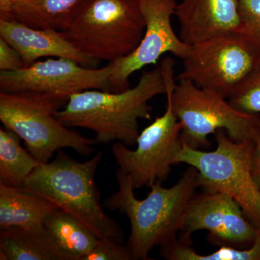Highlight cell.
<instances>
[{"label":"cell","instance_id":"cell-1","mask_svg":"<svg viewBox=\"0 0 260 260\" xmlns=\"http://www.w3.org/2000/svg\"><path fill=\"white\" fill-rule=\"evenodd\" d=\"M118 190L104 202V207L125 214L129 220L127 245L134 260H148L155 247L177 239L183 227L189 203L198 188V171L189 166L175 185L166 188L157 181L145 199L135 196L129 176L118 169Z\"/></svg>","mask_w":260,"mask_h":260},{"label":"cell","instance_id":"cell-2","mask_svg":"<svg viewBox=\"0 0 260 260\" xmlns=\"http://www.w3.org/2000/svg\"><path fill=\"white\" fill-rule=\"evenodd\" d=\"M166 93L160 64L143 72L135 87L121 93L89 90L73 94L56 116L68 127L91 130L97 143L119 142L132 146L140 135L138 121L151 119L149 101Z\"/></svg>","mask_w":260,"mask_h":260},{"label":"cell","instance_id":"cell-3","mask_svg":"<svg viewBox=\"0 0 260 260\" xmlns=\"http://www.w3.org/2000/svg\"><path fill=\"white\" fill-rule=\"evenodd\" d=\"M102 157L99 152L90 160L79 162L59 150L54 160L36 168L21 189L49 200L78 218L99 239L122 242V229L103 210L95 184Z\"/></svg>","mask_w":260,"mask_h":260},{"label":"cell","instance_id":"cell-4","mask_svg":"<svg viewBox=\"0 0 260 260\" xmlns=\"http://www.w3.org/2000/svg\"><path fill=\"white\" fill-rule=\"evenodd\" d=\"M167 84L166 96L170 99L173 111L181 123V140L191 148H209L208 136L224 129L235 141L254 140L260 115L235 109L229 99L200 88L188 80L174 78V61L167 57L161 61Z\"/></svg>","mask_w":260,"mask_h":260},{"label":"cell","instance_id":"cell-5","mask_svg":"<svg viewBox=\"0 0 260 260\" xmlns=\"http://www.w3.org/2000/svg\"><path fill=\"white\" fill-rule=\"evenodd\" d=\"M145 29L140 0H84L61 32L80 52L111 63L131 54Z\"/></svg>","mask_w":260,"mask_h":260},{"label":"cell","instance_id":"cell-6","mask_svg":"<svg viewBox=\"0 0 260 260\" xmlns=\"http://www.w3.org/2000/svg\"><path fill=\"white\" fill-rule=\"evenodd\" d=\"M69 99L27 93H0V121L25 142L27 150L41 164L55 152L70 148L84 156L94 152L97 141L64 126L56 116Z\"/></svg>","mask_w":260,"mask_h":260},{"label":"cell","instance_id":"cell-7","mask_svg":"<svg viewBox=\"0 0 260 260\" xmlns=\"http://www.w3.org/2000/svg\"><path fill=\"white\" fill-rule=\"evenodd\" d=\"M214 135L217 147L213 151L192 148L182 141L174 165L185 164L194 167L198 188L204 192L232 197L249 221L260 229V192L251 172L254 140L235 141L224 129Z\"/></svg>","mask_w":260,"mask_h":260},{"label":"cell","instance_id":"cell-8","mask_svg":"<svg viewBox=\"0 0 260 260\" xmlns=\"http://www.w3.org/2000/svg\"><path fill=\"white\" fill-rule=\"evenodd\" d=\"M177 80L229 99L244 81L260 56L237 34L221 36L191 46Z\"/></svg>","mask_w":260,"mask_h":260},{"label":"cell","instance_id":"cell-9","mask_svg":"<svg viewBox=\"0 0 260 260\" xmlns=\"http://www.w3.org/2000/svg\"><path fill=\"white\" fill-rule=\"evenodd\" d=\"M181 129L167 97L165 112L140 133L135 150L119 142L113 144V156L119 169L129 176L134 189L150 188L167 179L182 145Z\"/></svg>","mask_w":260,"mask_h":260},{"label":"cell","instance_id":"cell-10","mask_svg":"<svg viewBox=\"0 0 260 260\" xmlns=\"http://www.w3.org/2000/svg\"><path fill=\"white\" fill-rule=\"evenodd\" d=\"M112 64L102 68H86L64 58L36 61L22 69L0 71L3 93L44 94L70 99L89 90L111 92Z\"/></svg>","mask_w":260,"mask_h":260},{"label":"cell","instance_id":"cell-11","mask_svg":"<svg viewBox=\"0 0 260 260\" xmlns=\"http://www.w3.org/2000/svg\"><path fill=\"white\" fill-rule=\"evenodd\" d=\"M144 15V35L131 54L112 64L110 75L111 92L121 93L130 88L129 78L133 73L151 64H156L167 53L185 59L191 46L178 37L173 28L172 18L177 0H140Z\"/></svg>","mask_w":260,"mask_h":260},{"label":"cell","instance_id":"cell-12","mask_svg":"<svg viewBox=\"0 0 260 260\" xmlns=\"http://www.w3.org/2000/svg\"><path fill=\"white\" fill-rule=\"evenodd\" d=\"M200 230L208 231L207 239L213 245L242 249L251 247L257 234V229L232 197L204 191L191 199L179 237L192 242L191 235Z\"/></svg>","mask_w":260,"mask_h":260},{"label":"cell","instance_id":"cell-13","mask_svg":"<svg viewBox=\"0 0 260 260\" xmlns=\"http://www.w3.org/2000/svg\"><path fill=\"white\" fill-rule=\"evenodd\" d=\"M174 16L180 25L179 37L189 46L237 34L241 25L239 0H181Z\"/></svg>","mask_w":260,"mask_h":260},{"label":"cell","instance_id":"cell-14","mask_svg":"<svg viewBox=\"0 0 260 260\" xmlns=\"http://www.w3.org/2000/svg\"><path fill=\"white\" fill-rule=\"evenodd\" d=\"M0 38L18 51L26 67L47 56L70 59L86 68H96L100 63L80 52L61 31L54 29L34 28L15 20L0 19Z\"/></svg>","mask_w":260,"mask_h":260},{"label":"cell","instance_id":"cell-15","mask_svg":"<svg viewBox=\"0 0 260 260\" xmlns=\"http://www.w3.org/2000/svg\"><path fill=\"white\" fill-rule=\"evenodd\" d=\"M84 0H13L0 3V19L63 31Z\"/></svg>","mask_w":260,"mask_h":260},{"label":"cell","instance_id":"cell-16","mask_svg":"<svg viewBox=\"0 0 260 260\" xmlns=\"http://www.w3.org/2000/svg\"><path fill=\"white\" fill-rule=\"evenodd\" d=\"M1 260H72L44 225L0 229Z\"/></svg>","mask_w":260,"mask_h":260},{"label":"cell","instance_id":"cell-17","mask_svg":"<svg viewBox=\"0 0 260 260\" xmlns=\"http://www.w3.org/2000/svg\"><path fill=\"white\" fill-rule=\"evenodd\" d=\"M58 209L59 207L39 195L0 184V229L42 226Z\"/></svg>","mask_w":260,"mask_h":260},{"label":"cell","instance_id":"cell-18","mask_svg":"<svg viewBox=\"0 0 260 260\" xmlns=\"http://www.w3.org/2000/svg\"><path fill=\"white\" fill-rule=\"evenodd\" d=\"M44 226L72 260L81 259L99 241V238L85 224L60 208L48 217Z\"/></svg>","mask_w":260,"mask_h":260},{"label":"cell","instance_id":"cell-19","mask_svg":"<svg viewBox=\"0 0 260 260\" xmlns=\"http://www.w3.org/2000/svg\"><path fill=\"white\" fill-rule=\"evenodd\" d=\"M21 140L11 130L0 129V184L21 188L41 164L22 147Z\"/></svg>","mask_w":260,"mask_h":260},{"label":"cell","instance_id":"cell-20","mask_svg":"<svg viewBox=\"0 0 260 260\" xmlns=\"http://www.w3.org/2000/svg\"><path fill=\"white\" fill-rule=\"evenodd\" d=\"M191 246L192 242L178 237L160 247V255L167 260H260V229H257L254 244L247 249L220 246L218 250L204 255L198 254Z\"/></svg>","mask_w":260,"mask_h":260},{"label":"cell","instance_id":"cell-21","mask_svg":"<svg viewBox=\"0 0 260 260\" xmlns=\"http://www.w3.org/2000/svg\"><path fill=\"white\" fill-rule=\"evenodd\" d=\"M229 101L240 112L260 115V56L250 73Z\"/></svg>","mask_w":260,"mask_h":260},{"label":"cell","instance_id":"cell-22","mask_svg":"<svg viewBox=\"0 0 260 260\" xmlns=\"http://www.w3.org/2000/svg\"><path fill=\"white\" fill-rule=\"evenodd\" d=\"M241 25L237 35L260 53V0H239Z\"/></svg>","mask_w":260,"mask_h":260},{"label":"cell","instance_id":"cell-23","mask_svg":"<svg viewBox=\"0 0 260 260\" xmlns=\"http://www.w3.org/2000/svg\"><path fill=\"white\" fill-rule=\"evenodd\" d=\"M131 252L127 245L114 239H99L91 251L80 260H132Z\"/></svg>","mask_w":260,"mask_h":260},{"label":"cell","instance_id":"cell-24","mask_svg":"<svg viewBox=\"0 0 260 260\" xmlns=\"http://www.w3.org/2000/svg\"><path fill=\"white\" fill-rule=\"evenodd\" d=\"M25 67L26 66L18 51L0 38V70L13 71Z\"/></svg>","mask_w":260,"mask_h":260},{"label":"cell","instance_id":"cell-25","mask_svg":"<svg viewBox=\"0 0 260 260\" xmlns=\"http://www.w3.org/2000/svg\"><path fill=\"white\" fill-rule=\"evenodd\" d=\"M254 140V148L251 161V172L260 192V119Z\"/></svg>","mask_w":260,"mask_h":260},{"label":"cell","instance_id":"cell-26","mask_svg":"<svg viewBox=\"0 0 260 260\" xmlns=\"http://www.w3.org/2000/svg\"><path fill=\"white\" fill-rule=\"evenodd\" d=\"M13 0H0V3H5V2H11Z\"/></svg>","mask_w":260,"mask_h":260}]
</instances>
